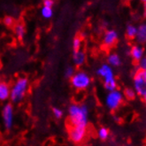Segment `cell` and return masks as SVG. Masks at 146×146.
I'll return each mask as SVG.
<instances>
[{
    "label": "cell",
    "instance_id": "6da1fadb",
    "mask_svg": "<svg viewBox=\"0 0 146 146\" xmlns=\"http://www.w3.org/2000/svg\"><path fill=\"white\" fill-rule=\"evenodd\" d=\"M89 106L85 104H72L68 107V121L71 127H88Z\"/></svg>",
    "mask_w": 146,
    "mask_h": 146
},
{
    "label": "cell",
    "instance_id": "7a4b0ae2",
    "mask_svg": "<svg viewBox=\"0 0 146 146\" xmlns=\"http://www.w3.org/2000/svg\"><path fill=\"white\" fill-rule=\"evenodd\" d=\"M29 82L27 77L22 76L17 79L10 90L11 102L13 104H18L21 102L29 90Z\"/></svg>",
    "mask_w": 146,
    "mask_h": 146
},
{
    "label": "cell",
    "instance_id": "3957f363",
    "mask_svg": "<svg viewBox=\"0 0 146 146\" xmlns=\"http://www.w3.org/2000/svg\"><path fill=\"white\" fill-rule=\"evenodd\" d=\"M97 74L101 77L104 82V88L109 92L117 90L118 83L114 75L113 68L107 63L102 64L97 70Z\"/></svg>",
    "mask_w": 146,
    "mask_h": 146
},
{
    "label": "cell",
    "instance_id": "277c9868",
    "mask_svg": "<svg viewBox=\"0 0 146 146\" xmlns=\"http://www.w3.org/2000/svg\"><path fill=\"white\" fill-rule=\"evenodd\" d=\"M70 83L76 90H85L91 85V77L85 71H76L70 79Z\"/></svg>",
    "mask_w": 146,
    "mask_h": 146
},
{
    "label": "cell",
    "instance_id": "5b68a950",
    "mask_svg": "<svg viewBox=\"0 0 146 146\" xmlns=\"http://www.w3.org/2000/svg\"><path fill=\"white\" fill-rule=\"evenodd\" d=\"M123 100V93L121 90H115L113 91H109L106 94L105 98V104L109 110L115 111L122 105Z\"/></svg>",
    "mask_w": 146,
    "mask_h": 146
},
{
    "label": "cell",
    "instance_id": "8992f818",
    "mask_svg": "<svg viewBox=\"0 0 146 146\" xmlns=\"http://www.w3.org/2000/svg\"><path fill=\"white\" fill-rule=\"evenodd\" d=\"M133 89L137 96L143 97L146 92V72L139 68L135 70L133 76Z\"/></svg>",
    "mask_w": 146,
    "mask_h": 146
},
{
    "label": "cell",
    "instance_id": "52a82bcc",
    "mask_svg": "<svg viewBox=\"0 0 146 146\" xmlns=\"http://www.w3.org/2000/svg\"><path fill=\"white\" fill-rule=\"evenodd\" d=\"M2 122L5 130H10L14 122V109L11 103L5 104L1 110Z\"/></svg>",
    "mask_w": 146,
    "mask_h": 146
},
{
    "label": "cell",
    "instance_id": "ba28073f",
    "mask_svg": "<svg viewBox=\"0 0 146 146\" xmlns=\"http://www.w3.org/2000/svg\"><path fill=\"white\" fill-rule=\"evenodd\" d=\"M87 134V127H70L68 130L69 139L74 143H82Z\"/></svg>",
    "mask_w": 146,
    "mask_h": 146
},
{
    "label": "cell",
    "instance_id": "9c48e42d",
    "mask_svg": "<svg viewBox=\"0 0 146 146\" xmlns=\"http://www.w3.org/2000/svg\"><path fill=\"white\" fill-rule=\"evenodd\" d=\"M119 39V35L116 30L114 29H109L106 31L103 36V44L107 48L113 47Z\"/></svg>",
    "mask_w": 146,
    "mask_h": 146
},
{
    "label": "cell",
    "instance_id": "30bf717a",
    "mask_svg": "<svg viewBox=\"0 0 146 146\" xmlns=\"http://www.w3.org/2000/svg\"><path fill=\"white\" fill-rule=\"evenodd\" d=\"M129 55L132 59L135 62H139L141 59L145 56L144 48L141 44H133L129 50Z\"/></svg>",
    "mask_w": 146,
    "mask_h": 146
},
{
    "label": "cell",
    "instance_id": "8fae6325",
    "mask_svg": "<svg viewBox=\"0 0 146 146\" xmlns=\"http://www.w3.org/2000/svg\"><path fill=\"white\" fill-rule=\"evenodd\" d=\"M72 59H73V63L75 66H82L84 65L86 61V54L82 50L74 51Z\"/></svg>",
    "mask_w": 146,
    "mask_h": 146
},
{
    "label": "cell",
    "instance_id": "7c38bea8",
    "mask_svg": "<svg viewBox=\"0 0 146 146\" xmlns=\"http://www.w3.org/2000/svg\"><path fill=\"white\" fill-rule=\"evenodd\" d=\"M135 39L138 44L142 45L143 44H146V23H143L137 27Z\"/></svg>",
    "mask_w": 146,
    "mask_h": 146
},
{
    "label": "cell",
    "instance_id": "4fadbf2b",
    "mask_svg": "<svg viewBox=\"0 0 146 146\" xmlns=\"http://www.w3.org/2000/svg\"><path fill=\"white\" fill-rule=\"evenodd\" d=\"M10 86L5 82L0 81V101L5 102L10 98Z\"/></svg>",
    "mask_w": 146,
    "mask_h": 146
},
{
    "label": "cell",
    "instance_id": "5bb4252c",
    "mask_svg": "<svg viewBox=\"0 0 146 146\" xmlns=\"http://www.w3.org/2000/svg\"><path fill=\"white\" fill-rule=\"evenodd\" d=\"M107 64L111 67H118L121 64V58L119 54L111 52L107 56Z\"/></svg>",
    "mask_w": 146,
    "mask_h": 146
},
{
    "label": "cell",
    "instance_id": "9a60e30c",
    "mask_svg": "<svg viewBox=\"0 0 146 146\" xmlns=\"http://www.w3.org/2000/svg\"><path fill=\"white\" fill-rule=\"evenodd\" d=\"M13 31H14V35L15 36L18 38L20 41L23 40L26 36V28L25 26L22 23H18L14 26L13 28Z\"/></svg>",
    "mask_w": 146,
    "mask_h": 146
},
{
    "label": "cell",
    "instance_id": "2e32d148",
    "mask_svg": "<svg viewBox=\"0 0 146 146\" xmlns=\"http://www.w3.org/2000/svg\"><path fill=\"white\" fill-rule=\"evenodd\" d=\"M137 33V27L133 24H128L126 28V36L128 39H135Z\"/></svg>",
    "mask_w": 146,
    "mask_h": 146
},
{
    "label": "cell",
    "instance_id": "e0dca14e",
    "mask_svg": "<svg viewBox=\"0 0 146 146\" xmlns=\"http://www.w3.org/2000/svg\"><path fill=\"white\" fill-rule=\"evenodd\" d=\"M98 138L103 140V141H106L109 138V136H110V131L107 127H100L98 129Z\"/></svg>",
    "mask_w": 146,
    "mask_h": 146
},
{
    "label": "cell",
    "instance_id": "ac0fdd59",
    "mask_svg": "<svg viewBox=\"0 0 146 146\" xmlns=\"http://www.w3.org/2000/svg\"><path fill=\"white\" fill-rule=\"evenodd\" d=\"M122 93H123V97L127 100H129V101L134 100L137 96L133 88H127V89H125L124 92H122Z\"/></svg>",
    "mask_w": 146,
    "mask_h": 146
},
{
    "label": "cell",
    "instance_id": "d6986e66",
    "mask_svg": "<svg viewBox=\"0 0 146 146\" xmlns=\"http://www.w3.org/2000/svg\"><path fill=\"white\" fill-rule=\"evenodd\" d=\"M41 15L44 17V19H50L53 16V10L50 7H45L42 6L41 9Z\"/></svg>",
    "mask_w": 146,
    "mask_h": 146
},
{
    "label": "cell",
    "instance_id": "ffe728a7",
    "mask_svg": "<svg viewBox=\"0 0 146 146\" xmlns=\"http://www.w3.org/2000/svg\"><path fill=\"white\" fill-rule=\"evenodd\" d=\"M82 38L80 36H75L74 38L73 42H72V47H73L74 51L80 50H81V47H82Z\"/></svg>",
    "mask_w": 146,
    "mask_h": 146
},
{
    "label": "cell",
    "instance_id": "44dd1931",
    "mask_svg": "<svg viewBox=\"0 0 146 146\" xmlns=\"http://www.w3.org/2000/svg\"><path fill=\"white\" fill-rule=\"evenodd\" d=\"M74 73H75V70H74V68L72 66H66V68L65 71H64L65 77H66V78H67V79H71L72 76L74 74Z\"/></svg>",
    "mask_w": 146,
    "mask_h": 146
},
{
    "label": "cell",
    "instance_id": "7402d4cb",
    "mask_svg": "<svg viewBox=\"0 0 146 146\" xmlns=\"http://www.w3.org/2000/svg\"><path fill=\"white\" fill-rule=\"evenodd\" d=\"M52 113H53V116L56 118V119H61L64 115V111L61 108L59 107H54L52 109Z\"/></svg>",
    "mask_w": 146,
    "mask_h": 146
},
{
    "label": "cell",
    "instance_id": "603a6c76",
    "mask_svg": "<svg viewBox=\"0 0 146 146\" xmlns=\"http://www.w3.org/2000/svg\"><path fill=\"white\" fill-rule=\"evenodd\" d=\"M4 24L8 28L13 27V26L14 25V20L12 18L11 16H6L5 18L4 19Z\"/></svg>",
    "mask_w": 146,
    "mask_h": 146
},
{
    "label": "cell",
    "instance_id": "cb8c5ba5",
    "mask_svg": "<svg viewBox=\"0 0 146 146\" xmlns=\"http://www.w3.org/2000/svg\"><path fill=\"white\" fill-rule=\"evenodd\" d=\"M138 68L146 72V55L138 62Z\"/></svg>",
    "mask_w": 146,
    "mask_h": 146
},
{
    "label": "cell",
    "instance_id": "d4e9b609",
    "mask_svg": "<svg viewBox=\"0 0 146 146\" xmlns=\"http://www.w3.org/2000/svg\"><path fill=\"white\" fill-rule=\"evenodd\" d=\"M42 6H45V7H50L52 8L53 5H54V1H52V0H44V2H42Z\"/></svg>",
    "mask_w": 146,
    "mask_h": 146
},
{
    "label": "cell",
    "instance_id": "484cf974",
    "mask_svg": "<svg viewBox=\"0 0 146 146\" xmlns=\"http://www.w3.org/2000/svg\"><path fill=\"white\" fill-rule=\"evenodd\" d=\"M142 98H143V103L146 105V92L143 94V96L142 97Z\"/></svg>",
    "mask_w": 146,
    "mask_h": 146
},
{
    "label": "cell",
    "instance_id": "4316f807",
    "mask_svg": "<svg viewBox=\"0 0 146 146\" xmlns=\"http://www.w3.org/2000/svg\"><path fill=\"white\" fill-rule=\"evenodd\" d=\"M143 7H144V15L146 16V2H144Z\"/></svg>",
    "mask_w": 146,
    "mask_h": 146
}]
</instances>
